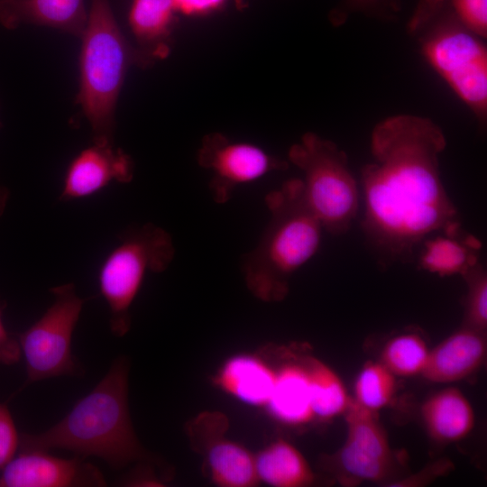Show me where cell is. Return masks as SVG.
I'll use <instances>...</instances> for the list:
<instances>
[{"instance_id":"7","label":"cell","mask_w":487,"mask_h":487,"mask_svg":"<svg viewBox=\"0 0 487 487\" xmlns=\"http://www.w3.org/2000/svg\"><path fill=\"white\" fill-rule=\"evenodd\" d=\"M175 254L172 237L164 229L147 223L129 232L106 257L98 272V286L109 308L113 334L130 329V308L148 272H162Z\"/></svg>"},{"instance_id":"11","label":"cell","mask_w":487,"mask_h":487,"mask_svg":"<svg viewBox=\"0 0 487 487\" xmlns=\"http://www.w3.org/2000/svg\"><path fill=\"white\" fill-rule=\"evenodd\" d=\"M198 159L199 163L212 172L209 190L213 200L218 204L227 202L237 186L286 166L258 146L232 142L220 135L207 137Z\"/></svg>"},{"instance_id":"20","label":"cell","mask_w":487,"mask_h":487,"mask_svg":"<svg viewBox=\"0 0 487 487\" xmlns=\"http://www.w3.org/2000/svg\"><path fill=\"white\" fill-rule=\"evenodd\" d=\"M260 482L273 487H306L315 474L302 453L291 443L280 438L254 455Z\"/></svg>"},{"instance_id":"28","label":"cell","mask_w":487,"mask_h":487,"mask_svg":"<svg viewBox=\"0 0 487 487\" xmlns=\"http://www.w3.org/2000/svg\"><path fill=\"white\" fill-rule=\"evenodd\" d=\"M19 437L10 410L5 404L0 403V470L17 451Z\"/></svg>"},{"instance_id":"18","label":"cell","mask_w":487,"mask_h":487,"mask_svg":"<svg viewBox=\"0 0 487 487\" xmlns=\"http://www.w3.org/2000/svg\"><path fill=\"white\" fill-rule=\"evenodd\" d=\"M265 407L273 419L286 426H303L315 418L304 364L289 363L276 371L275 383Z\"/></svg>"},{"instance_id":"32","label":"cell","mask_w":487,"mask_h":487,"mask_svg":"<svg viewBox=\"0 0 487 487\" xmlns=\"http://www.w3.org/2000/svg\"><path fill=\"white\" fill-rule=\"evenodd\" d=\"M9 198V192L7 188L0 184V217L3 216L7 201Z\"/></svg>"},{"instance_id":"5","label":"cell","mask_w":487,"mask_h":487,"mask_svg":"<svg viewBox=\"0 0 487 487\" xmlns=\"http://www.w3.org/2000/svg\"><path fill=\"white\" fill-rule=\"evenodd\" d=\"M79 89L76 102L96 144H113L115 113L133 53L108 0H91L80 36Z\"/></svg>"},{"instance_id":"4","label":"cell","mask_w":487,"mask_h":487,"mask_svg":"<svg viewBox=\"0 0 487 487\" xmlns=\"http://www.w3.org/2000/svg\"><path fill=\"white\" fill-rule=\"evenodd\" d=\"M421 54L483 124L487 117V49L464 26L449 0H418L408 23Z\"/></svg>"},{"instance_id":"3","label":"cell","mask_w":487,"mask_h":487,"mask_svg":"<svg viewBox=\"0 0 487 487\" xmlns=\"http://www.w3.org/2000/svg\"><path fill=\"white\" fill-rule=\"evenodd\" d=\"M270 221L255 248L242 261L249 290L258 299L282 300L292 274L317 252L324 230L308 207L300 179L267 194Z\"/></svg>"},{"instance_id":"9","label":"cell","mask_w":487,"mask_h":487,"mask_svg":"<svg viewBox=\"0 0 487 487\" xmlns=\"http://www.w3.org/2000/svg\"><path fill=\"white\" fill-rule=\"evenodd\" d=\"M344 415L346 437L334 455L338 480L344 485L386 481L395 462L378 412L360 406L352 398Z\"/></svg>"},{"instance_id":"2","label":"cell","mask_w":487,"mask_h":487,"mask_svg":"<svg viewBox=\"0 0 487 487\" xmlns=\"http://www.w3.org/2000/svg\"><path fill=\"white\" fill-rule=\"evenodd\" d=\"M128 376L129 361L119 356L61 420L40 434H20L18 447L64 449L82 458L96 456L115 470L147 459L130 417Z\"/></svg>"},{"instance_id":"10","label":"cell","mask_w":487,"mask_h":487,"mask_svg":"<svg viewBox=\"0 0 487 487\" xmlns=\"http://www.w3.org/2000/svg\"><path fill=\"white\" fill-rule=\"evenodd\" d=\"M228 418L220 411H204L186 425L192 447L204 457L212 482L221 487H253L258 479L254 455L228 439Z\"/></svg>"},{"instance_id":"23","label":"cell","mask_w":487,"mask_h":487,"mask_svg":"<svg viewBox=\"0 0 487 487\" xmlns=\"http://www.w3.org/2000/svg\"><path fill=\"white\" fill-rule=\"evenodd\" d=\"M424 337L413 331L390 338L384 345L380 362L396 377L421 375L429 354Z\"/></svg>"},{"instance_id":"24","label":"cell","mask_w":487,"mask_h":487,"mask_svg":"<svg viewBox=\"0 0 487 487\" xmlns=\"http://www.w3.org/2000/svg\"><path fill=\"white\" fill-rule=\"evenodd\" d=\"M395 391L396 376L381 362H369L356 377L353 400L360 406L378 412L390 404Z\"/></svg>"},{"instance_id":"17","label":"cell","mask_w":487,"mask_h":487,"mask_svg":"<svg viewBox=\"0 0 487 487\" xmlns=\"http://www.w3.org/2000/svg\"><path fill=\"white\" fill-rule=\"evenodd\" d=\"M275 379L276 371L260 357L240 354L223 363L215 377V383L244 404L265 407Z\"/></svg>"},{"instance_id":"30","label":"cell","mask_w":487,"mask_h":487,"mask_svg":"<svg viewBox=\"0 0 487 487\" xmlns=\"http://www.w3.org/2000/svg\"><path fill=\"white\" fill-rule=\"evenodd\" d=\"M226 0H173L177 12L188 15L202 14L220 7Z\"/></svg>"},{"instance_id":"27","label":"cell","mask_w":487,"mask_h":487,"mask_svg":"<svg viewBox=\"0 0 487 487\" xmlns=\"http://www.w3.org/2000/svg\"><path fill=\"white\" fill-rule=\"evenodd\" d=\"M397 9L398 0H343L335 10L336 15L334 18L342 22L354 13L383 16L396 12Z\"/></svg>"},{"instance_id":"13","label":"cell","mask_w":487,"mask_h":487,"mask_svg":"<svg viewBox=\"0 0 487 487\" xmlns=\"http://www.w3.org/2000/svg\"><path fill=\"white\" fill-rule=\"evenodd\" d=\"M133 175V161L122 150L115 149L113 144L94 143L69 162L60 198L66 201L86 198L114 180L127 183Z\"/></svg>"},{"instance_id":"1","label":"cell","mask_w":487,"mask_h":487,"mask_svg":"<svg viewBox=\"0 0 487 487\" xmlns=\"http://www.w3.org/2000/svg\"><path fill=\"white\" fill-rule=\"evenodd\" d=\"M446 146L429 118L397 115L374 126L371 160L361 170L362 228L382 262H409L428 236L462 230L440 175Z\"/></svg>"},{"instance_id":"31","label":"cell","mask_w":487,"mask_h":487,"mask_svg":"<svg viewBox=\"0 0 487 487\" xmlns=\"http://www.w3.org/2000/svg\"><path fill=\"white\" fill-rule=\"evenodd\" d=\"M450 469V462L445 460V461H437V463H435L432 466L428 467V469L426 470L427 475L426 478L427 479H434L435 477H438L445 473H446ZM424 471L420 472L418 475H413L410 478H408L403 481L396 482L394 484L395 486H413L414 483H417L415 485H418V483H423V478L426 474Z\"/></svg>"},{"instance_id":"25","label":"cell","mask_w":487,"mask_h":487,"mask_svg":"<svg viewBox=\"0 0 487 487\" xmlns=\"http://www.w3.org/2000/svg\"><path fill=\"white\" fill-rule=\"evenodd\" d=\"M467 294L464 300V326L486 333L487 329V272L476 262L463 275Z\"/></svg>"},{"instance_id":"15","label":"cell","mask_w":487,"mask_h":487,"mask_svg":"<svg viewBox=\"0 0 487 487\" xmlns=\"http://www.w3.org/2000/svg\"><path fill=\"white\" fill-rule=\"evenodd\" d=\"M87 20L85 0H0V23L10 30L34 24L80 37Z\"/></svg>"},{"instance_id":"26","label":"cell","mask_w":487,"mask_h":487,"mask_svg":"<svg viewBox=\"0 0 487 487\" xmlns=\"http://www.w3.org/2000/svg\"><path fill=\"white\" fill-rule=\"evenodd\" d=\"M461 23L482 39L487 36V0H449Z\"/></svg>"},{"instance_id":"6","label":"cell","mask_w":487,"mask_h":487,"mask_svg":"<svg viewBox=\"0 0 487 487\" xmlns=\"http://www.w3.org/2000/svg\"><path fill=\"white\" fill-rule=\"evenodd\" d=\"M289 159L303 173L306 201L334 235L348 231L360 207V190L347 156L333 142L308 133L289 151Z\"/></svg>"},{"instance_id":"22","label":"cell","mask_w":487,"mask_h":487,"mask_svg":"<svg viewBox=\"0 0 487 487\" xmlns=\"http://www.w3.org/2000/svg\"><path fill=\"white\" fill-rule=\"evenodd\" d=\"M176 12L173 0H132L129 24L141 44L159 50L170 34Z\"/></svg>"},{"instance_id":"29","label":"cell","mask_w":487,"mask_h":487,"mask_svg":"<svg viewBox=\"0 0 487 487\" xmlns=\"http://www.w3.org/2000/svg\"><path fill=\"white\" fill-rule=\"evenodd\" d=\"M21 355L18 339L5 327L0 308V364H14L19 362Z\"/></svg>"},{"instance_id":"12","label":"cell","mask_w":487,"mask_h":487,"mask_svg":"<svg viewBox=\"0 0 487 487\" xmlns=\"http://www.w3.org/2000/svg\"><path fill=\"white\" fill-rule=\"evenodd\" d=\"M76 456L56 457L48 451L17 448L0 470V487H100L106 485L102 473Z\"/></svg>"},{"instance_id":"21","label":"cell","mask_w":487,"mask_h":487,"mask_svg":"<svg viewBox=\"0 0 487 487\" xmlns=\"http://www.w3.org/2000/svg\"><path fill=\"white\" fill-rule=\"evenodd\" d=\"M315 418L329 420L346 411L351 397L341 377L326 363L308 357L304 363Z\"/></svg>"},{"instance_id":"19","label":"cell","mask_w":487,"mask_h":487,"mask_svg":"<svg viewBox=\"0 0 487 487\" xmlns=\"http://www.w3.org/2000/svg\"><path fill=\"white\" fill-rule=\"evenodd\" d=\"M420 244L418 267L439 277L462 276L479 262L482 247L475 236L462 230L455 234H435Z\"/></svg>"},{"instance_id":"14","label":"cell","mask_w":487,"mask_h":487,"mask_svg":"<svg viewBox=\"0 0 487 487\" xmlns=\"http://www.w3.org/2000/svg\"><path fill=\"white\" fill-rule=\"evenodd\" d=\"M486 355V333L463 326L429 350L421 376L433 383L456 382L474 373Z\"/></svg>"},{"instance_id":"8","label":"cell","mask_w":487,"mask_h":487,"mask_svg":"<svg viewBox=\"0 0 487 487\" xmlns=\"http://www.w3.org/2000/svg\"><path fill=\"white\" fill-rule=\"evenodd\" d=\"M50 291L53 296L51 305L17 336L27 374L20 391L36 381L75 375L78 371L71 342L85 300L72 283L53 287Z\"/></svg>"},{"instance_id":"16","label":"cell","mask_w":487,"mask_h":487,"mask_svg":"<svg viewBox=\"0 0 487 487\" xmlns=\"http://www.w3.org/2000/svg\"><path fill=\"white\" fill-rule=\"evenodd\" d=\"M420 415L429 436L439 443L464 439L475 426L472 403L458 388L448 387L429 396Z\"/></svg>"}]
</instances>
